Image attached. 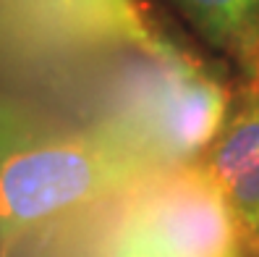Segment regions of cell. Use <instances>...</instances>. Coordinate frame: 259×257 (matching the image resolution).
<instances>
[{"label": "cell", "instance_id": "obj_1", "mask_svg": "<svg viewBox=\"0 0 259 257\" xmlns=\"http://www.w3.org/2000/svg\"><path fill=\"white\" fill-rule=\"evenodd\" d=\"M157 165L118 124L42 134L11 150L0 158V257L60 239L97 210L123 205Z\"/></svg>", "mask_w": 259, "mask_h": 257}, {"label": "cell", "instance_id": "obj_2", "mask_svg": "<svg viewBox=\"0 0 259 257\" xmlns=\"http://www.w3.org/2000/svg\"><path fill=\"white\" fill-rule=\"evenodd\" d=\"M110 247L142 257H241L243 241L202 160L157 165L126 202Z\"/></svg>", "mask_w": 259, "mask_h": 257}, {"label": "cell", "instance_id": "obj_3", "mask_svg": "<svg viewBox=\"0 0 259 257\" xmlns=\"http://www.w3.org/2000/svg\"><path fill=\"white\" fill-rule=\"evenodd\" d=\"M231 118V95L186 55L155 58L128 89L123 121L160 165L194 160Z\"/></svg>", "mask_w": 259, "mask_h": 257}, {"label": "cell", "instance_id": "obj_4", "mask_svg": "<svg viewBox=\"0 0 259 257\" xmlns=\"http://www.w3.org/2000/svg\"><path fill=\"white\" fill-rule=\"evenodd\" d=\"M236 218L243 252L259 257V84L202 158Z\"/></svg>", "mask_w": 259, "mask_h": 257}, {"label": "cell", "instance_id": "obj_5", "mask_svg": "<svg viewBox=\"0 0 259 257\" xmlns=\"http://www.w3.org/2000/svg\"><path fill=\"white\" fill-rule=\"evenodd\" d=\"M196 29L254 68L259 84V0H176Z\"/></svg>", "mask_w": 259, "mask_h": 257}, {"label": "cell", "instance_id": "obj_6", "mask_svg": "<svg viewBox=\"0 0 259 257\" xmlns=\"http://www.w3.org/2000/svg\"><path fill=\"white\" fill-rule=\"evenodd\" d=\"M37 137H42V129L37 121L24 108L0 97V158Z\"/></svg>", "mask_w": 259, "mask_h": 257}, {"label": "cell", "instance_id": "obj_7", "mask_svg": "<svg viewBox=\"0 0 259 257\" xmlns=\"http://www.w3.org/2000/svg\"><path fill=\"white\" fill-rule=\"evenodd\" d=\"M108 257H142V254H136V252H128V249H120V247H110Z\"/></svg>", "mask_w": 259, "mask_h": 257}]
</instances>
